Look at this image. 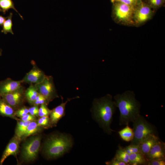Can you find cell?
I'll use <instances>...</instances> for the list:
<instances>
[{
  "instance_id": "cell-1",
  "label": "cell",
  "mask_w": 165,
  "mask_h": 165,
  "mask_svg": "<svg viewBox=\"0 0 165 165\" xmlns=\"http://www.w3.org/2000/svg\"><path fill=\"white\" fill-rule=\"evenodd\" d=\"M117 107L110 94L94 99L91 112L93 118L104 132L111 135L114 131L111 128L113 115Z\"/></svg>"
},
{
  "instance_id": "cell-2",
  "label": "cell",
  "mask_w": 165,
  "mask_h": 165,
  "mask_svg": "<svg viewBox=\"0 0 165 165\" xmlns=\"http://www.w3.org/2000/svg\"><path fill=\"white\" fill-rule=\"evenodd\" d=\"M117 108L119 111V124L128 125L140 114L141 105L133 91L127 90L114 97Z\"/></svg>"
},
{
  "instance_id": "cell-3",
  "label": "cell",
  "mask_w": 165,
  "mask_h": 165,
  "mask_svg": "<svg viewBox=\"0 0 165 165\" xmlns=\"http://www.w3.org/2000/svg\"><path fill=\"white\" fill-rule=\"evenodd\" d=\"M73 145L70 135L56 133L50 135L44 144L43 152L49 159L58 158L68 152Z\"/></svg>"
},
{
  "instance_id": "cell-4",
  "label": "cell",
  "mask_w": 165,
  "mask_h": 165,
  "mask_svg": "<svg viewBox=\"0 0 165 165\" xmlns=\"http://www.w3.org/2000/svg\"><path fill=\"white\" fill-rule=\"evenodd\" d=\"M134 137L130 144L138 145L144 139L152 135H157L155 127L140 114L133 122Z\"/></svg>"
},
{
  "instance_id": "cell-5",
  "label": "cell",
  "mask_w": 165,
  "mask_h": 165,
  "mask_svg": "<svg viewBox=\"0 0 165 165\" xmlns=\"http://www.w3.org/2000/svg\"><path fill=\"white\" fill-rule=\"evenodd\" d=\"M41 137L36 135L30 138L23 144L22 148L21 156L26 162H30L36 158L40 147Z\"/></svg>"
},
{
  "instance_id": "cell-6",
  "label": "cell",
  "mask_w": 165,
  "mask_h": 165,
  "mask_svg": "<svg viewBox=\"0 0 165 165\" xmlns=\"http://www.w3.org/2000/svg\"><path fill=\"white\" fill-rule=\"evenodd\" d=\"M35 85L38 93L43 95L48 103L59 97L51 76L46 75L42 81Z\"/></svg>"
},
{
  "instance_id": "cell-7",
  "label": "cell",
  "mask_w": 165,
  "mask_h": 165,
  "mask_svg": "<svg viewBox=\"0 0 165 165\" xmlns=\"http://www.w3.org/2000/svg\"><path fill=\"white\" fill-rule=\"evenodd\" d=\"M134 10V6L118 2L116 3L114 8L116 17L119 21L124 22L131 21Z\"/></svg>"
},
{
  "instance_id": "cell-8",
  "label": "cell",
  "mask_w": 165,
  "mask_h": 165,
  "mask_svg": "<svg viewBox=\"0 0 165 165\" xmlns=\"http://www.w3.org/2000/svg\"><path fill=\"white\" fill-rule=\"evenodd\" d=\"M79 97L78 96L68 98L65 102L62 103L55 108L51 110L49 118L51 126H56L59 121L65 115V107L67 103L71 100Z\"/></svg>"
},
{
  "instance_id": "cell-9",
  "label": "cell",
  "mask_w": 165,
  "mask_h": 165,
  "mask_svg": "<svg viewBox=\"0 0 165 165\" xmlns=\"http://www.w3.org/2000/svg\"><path fill=\"white\" fill-rule=\"evenodd\" d=\"M46 75L43 72L34 65L32 69L24 77L23 82L32 84H38L42 81Z\"/></svg>"
},
{
  "instance_id": "cell-10",
  "label": "cell",
  "mask_w": 165,
  "mask_h": 165,
  "mask_svg": "<svg viewBox=\"0 0 165 165\" xmlns=\"http://www.w3.org/2000/svg\"><path fill=\"white\" fill-rule=\"evenodd\" d=\"M149 160L158 159H165V144L159 139L145 155Z\"/></svg>"
},
{
  "instance_id": "cell-11",
  "label": "cell",
  "mask_w": 165,
  "mask_h": 165,
  "mask_svg": "<svg viewBox=\"0 0 165 165\" xmlns=\"http://www.w3.org/2000/svg\"><path fill=\"white\" fill-rule=\"evenodd\" d=\"M23 90L21 87L15 91L0 96L6 102L14 108L21 103L23 96Z\"/></svg>"
},
{
  "instance_id": "cell-12",
  "label": "cell",
  "mask_w": 165,
  "mask_h": 165,
  "mask_svg": "<svg viewBox=\"0 0 165 165\" xmlns=\"http://www.w3.org/2000/svg\"><path fill=\"white\" fill-rule=\"evenodd\" d=\"M20 139L16 136L11 139L3 154L0 161V165H2L5 160L9 156L16 155L17 153Z\"/></svg>"
},
{
  "instance_id": "cell-13",
  "label": "cell",
  "mask_w": 165,
  "mask_h": 165,
  "mask_svg": "<svg viewBox=\"0 0 165 165\" xmlns=\"http://www.w3.org/2000/svg\"><path fill=\"white\" fill-rule=\"evenodd\" d=\"M22 80L14 81L8 79L0 82V96L17 90L21 87Z\"/></svg>"
},
{
  "instance_id": "cell-14",
  "label": "cell",
  "mask_w": 165,
  "mask_h": 165,
  "mask_svg": "<svg viewBox=\"0 0 165 165\" xmlns=\"http://www.w3.org/2000/svg\"><path fill=\"white\" fill-rule=\"evenodd\" d=\"M151 13V10L149 7L141 3L135 9L134 16L137 22L142 23L148 19Z\"/></svg>"
},
{
  "instance_id": "cell-15",
  "label": "cell",
  "mask_w": 165,
  "mask_h": 165,
  "mask_svg": "<svg viewBox=\"0 0 165 165\" xmlns=\"http://www.w3.org/2000/svg\"><path fill=\"white\" fill-rule=\"evenodd\" d=\"M157 135H152L143 140L138 145L140 152L146 155L159 139Z\"/></svg>"
},
{
  "instance_id": "cell-16",
  "label": "cell",
  "mask_w": 165,
  "mask_h": 165,
  "mask_svg": "<svg viewBox=\"0 0 165 165\" xmlns=\"http://www.w3.org/2000/svg\"><path fill=\"white\" fill-rule=\"evenodd\" d=\"M129 164L133 165H147L148 160L141 152L131 153L129 155Z\"/></svg>"
},
{
  "instance_id": "cell-17",
  "label": "cell",
  "mask_w": 165,
  "mask_h": 165,
  "mask_svg": "<svg viewBox=\"0 0 165 165\" xmlns=\"http://www.w3.org/2000/svg\"><path fill=\"white\" fill-rule=\"evenodd\" d=\"M0 114L6 116L15 118V112L13 108L2 98H0Z\"/></svg>"
},
{
  "instance_id": "cell-18",
  "label": "cell",
  "mask_w": 165,
  "mask_h": 165,
  "mask_svg": "<svg viewBox=\"0 0 165 165\" xmlns=\"http://www.w3.org/2000/svg\"><path fill=\"white\" fill-rule=\"evenodd\" d=\"M38 94L35 86L31 84L26 90L24 95L29 102L32 104H34Z\"/></svg>"
},
{
  "instance_id": "cell-19",
  "label": "cell",
  "mask_w": 165,
  "mask_h": 165,
  "mask_svg": "<svg viewBox=\"0 0 165 165\" xmlns=\"http://www.w3.org/2000/svg\"><path fill=\"white\" fill-rule=\"evenodd\" d=\"M118 133L120 138L125 141H131L133 139V130L128 125H127L125 128L118 131Z\"/></svg>"
},
{
  "instance_id": "cell-20",
  "label": "cell",
  "mask_w": 165,
  "mask_h": 165,
  "mask_svg": "<svg viewBox=\"0 0 165 165\" xmlns=\"http://www.w3.org/2000/svg\"><path fill=\"white\" fill-rule=\"evenodd\" d=\"M41 130L40 127L38 125L36 122L33 121H31L28 125L26 132L21 138H26L39 132Z\"/></svg>"
},
{
  "instance_id": "cell-21",
  "label": "cell",
  "mask_w": 165,
  "mask_h": 165,
  "mask_svg": "<svg viewBox=\"0 0 165 165\" xmlns=\"http://www.w3.org/2000/svg\"><path fill=\"white\" fill-rule=\"evenodd\" d=\"M0 8L4 14H5L9 9H13L19 14L22 19H23L22 16L15 8L12 0H0Z\"/></svg>"
},
{
  "instance_id": "cell-22",
  "label": "cell",
  "mask_w": 165,
  "mask_h": 165,
  "mask_svg": "<svg viewBox=\"0 0 165 165\" xmlns=\"http://www.w3.org/2000/svg\"><path fill=\"white\" fill-rule=\"evenodd\" d=\"M31 121H23L21 120L18 121L16 129V136L21 139L26 132L27 127Z\"/></svg>"
},
{
  "instance_id": "cell-23",
  "label": "cell",
  "mask_w": 165,
  "mask_h": 165,
  "mask_svg": "<svg viewBox=\"0 0 165 165\" xmlns=\"http://www.w3.org/2000/svg\"><path fill=\"white\" fill-rule=\"evenodd\" d=\"M118 147V148L116 150L114 157L119 160L129 165V155L126 152L124 148H123L120 145Z\"/></svg>"
},
{
  "instance_id": "cell-24",
  "label": "cell",
  "mask_w": 165,
  "mask_h": 165,
  "mask_svg": "<svg viewBox=\"0 0 165 165\" xmlns=\"http://www.w3.org/2000/svg\"><path fill=\"white\" fill-rule=\"evenodd\" d=\"M13 13H10L9 15L6 17V18L2 26V29L1 32L6 34L8 33H10L13 35L12 28L13 26L12 17Z\"/></svg>"
},
{
  "instance_id": "cell-25",
  "label": "cell",
  "mask_w": 165,
  "mask_h": 165,
  "mask_svg": "<svg viewBox=\"0 0 165 165\" xmlns=\"http://www.w3.org/2000/svg\"><path fill=\"white\" fill-rule=\"evenodd\" d=\"M37 123L38 125L40 127H48L51 126L48 116L40 117L38 119Z\"/></svg>"
},
{
  "instance_id": "cell-26",
  "label": "cell",
  "mask_w": 165,
  "mask_h": 165,
  "mask_svg": "<svg viewBox=\"0 0 165 165\" xmlns=\"http://www.w3.org/2000/svg\"><path fill=\"white\" fill-rule=\"evenodd\" d=\"M47 105L46 104H42L38 109V115L40 117L50 115L51 110L48 108Z\"/></svg>"
},
{
  "instance_id": "cell-27",
  "label": "cell",
  "mask_w": 165,
  "mask_h": 165,
  "mask_svg": "<svg viewBox=\"0 0 165 165\" xmlns=\"http://www.w3.org/2000/svg\"><path fill=\"white\" fill-rule=\"evenodd\" d=\"M165 159H158L148 160V165H165Z\"/></svg>"
},
{
  "instance_id": "cell-28",
  "label": "cell",
  "mask_w": 165,
  "mask_h": 165,
  "mask_svg": "<svg viewBox=\"0 0 165 165\" xmlns=\"http://www.w3.org/2000/svg\"><path fill=\"white\" fill-rule=\"evenodd\" d=\"M105 164L107 165H128V164L119 160L114 157L111 160L106 162Z\"/></svg>"
},
{
  "instance_id": "cell-29",
  "label": "cell",
  "mask_w": 165,
  "mask_h": 165,
  "mask_svg": "<svg viewBox=\"0 0 165 165\" xmlns=\"http://www.w3.org/2000/svg\"><path fill=\"white\" fill-rule=\"evenodd\" d=\"M28 113V109L24 107L20 108L15 112V115L21 118L25 116Z\"/></svg>"
},
{
  "instance_id": "cell-30",
  "label": "cell",
  "mask_w": 165,
  "mask_h": 165,
  "mask_svg": "<svg viewBox=\"0 0 165 165\" xmlns=\"http://www.w3.org/2000/svg\"><path fill=\"white\" fill-rule=\"evenodd\" d=\"M116 1L133 6L139 2V0H117Z\"/></svg>"
},
{
  "instance_id": "cell-31",
  "label": "cell",
  "mask_w": 165,
  "mask_h": 165,
  "mask_svg": "<svg viewBox=\"0 0 165 165\" xmlns=\"http://www.w3.org/2000/svg\"><path fill=\"white\" fill-rule=\"evenodd\" d=\"M126 147L130 151L131 153L140 152L138 145L130 144Z\"/></svg>"
},
{
  "instance_id": "cell-32",
  "label": "cell",
  "mask_w": 165,
  "mask_h": 165,
  "mask_svg": "<svg viewBox=\"0 0 165 165\" xmlns=\"http://www.w3.org/2000/svg\"><path fill=\"white\" fill-rule=\"evenodd\" d=\"M38 109L37 105H35L28 109L29 113L32 116H38Z\"/></svg>"
},
{
  "instance_id": "cell-33",
  "label": "cell",
  "mask_w": 165,
  "mask_h": 165,
  "mask_svg": "<svg viewBox=\"0 0 165 165\" xmlns=\"http://www.w3.org/2000/svg\"><path fill=\"white\" fill-rule=\"evenodd\" d=\"M35 117L31 114H27L25 116L21 117V120L23 121H32L35 119Z\"/></svg>"
},
{
  "instance_id": "cell-34",
  "label": "cell",
  "mask_w": 165,
  "mask_h": 165,
  "mask_svg": "<svg viewBox=\"0 0 165 165\" xmlns=\"http://www.w3.org/2000/svg\"><path fill=\"white\" fill-rule=\"evenodd\" d=\"M163 0H149L150 3L155 7H157L160 6L163 2Z\"/></svg>"
},
{
  "instance_id": "cell-35",
  "label": "cell",
  "mask_w": 165,
  "mask_h": 165,
  "mask_svg": "<svg viewBox=\"0 0 165 165\" xmlns=\"http://www.w3.org/2000/svg\"><path fill=\"white\" fill-rule=\"evenodd\" d=\"M6 17H5L0 15V26H2L4 22L6 20Z\"/></svg>"
},
{
  "instance_id": "cell-36",
  "label": "cell",
  "mask_w": 165,
  "mask_h": 165,
  "mask_svg": "<svg viewBox=\"0 0 165 165\" xmlns=\"http://www.w3.org/2000/svg\"><path fill=\"white\" fill-rule=\"evenodd\" d=\"M2 49H0V56H1L2 55Z\"/></svg>"
},
{
  "instance_id": "cell-37",
  "label": "cell",
  "mask_w": 165,
  "mask_h": 165,
  "mask_svg": "<svg viewBox=\"0 0 165 165\" xmlns=\"http://www.w3.org/2000/svg\"><path fill=\"white\" fill-rule=\"evenodd\" d=\"M117 0H111V1L112 2V3H114V2H116V1Z\"/></svg>"
},
{
  "instance_id": "cell-38",
  "label": "cell",
  "mask_w": 165,
  "mask_h": 165,
  "mask_svg": "<svg viewBox=\"0 0 165 165\" xmlns=\"http://www.w3.org/2000/svg\"><path fill=\"white\" fill-rule=\"evenodd\" d=\"M0 12H2V10L0 8Z\"/></svg>"
}]
</instances>
